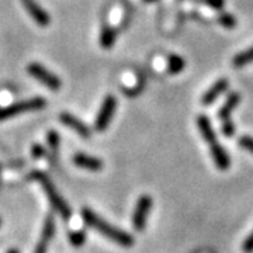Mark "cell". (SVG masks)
I'll return each mask as SVG.
<instances>
[{
  "mask_svg": "<svg viewBox=\"0 0 253 253\" xmlns=\"http://www.w3.org/2000/svg\"><path fill=\"white\" fill-rule=\"evenodd\" d=\"M228 86H229V83L226 81L225 78H221V79H218L210 89H208L204 94H203V97H201V103H203V106H211V104H214L217 99L221 96V94H224L225 90L228 89Z\"/></svg>",
  "mask_w": 253,
  "mask_h": 253,
  "instance_id": "cell-9",
  "label": "cell"
},
{
  "mask_svg": "<svg viewBox=\"0 0 253 253\" xmlns=\"http://www.w3.org/2000/svg\"><path fill=\"white\" fill-rule=\"evenodd\" d=\"M46 244H48L46 241H42V239H41V242L37 245L34 253H46Z\"/></svg>",
  "mask_w": 253,
  "mask_h": 253,
  "instance_id": "cell-26",
  "label": "cell"
},
{
  "mask_svg": "<svg viewBox=\"0 0 253 253\" xmlns=\"http://www.w3.org/2000/svg\"><path fill=\"white\" fill-rule=\"evenodd\" d=\"M239 146L244 148L245 151L253 154V138L249 135H244L239 138Z\"/></svg>",
  "mask_w": 253,
  "mask_h": 253,
  "instance_id": "cell-21",
  "label": "cell"
},
{
  "mask_svg": "<svg viewBox=\"0 0 253 253\" xmlns=\"http://www.w3.org/2000/svg\"><path fill=\"white\" fill-rule=\"evenodd\" d=\"M186 68V61L179 56V55H170L168 59V71L172 75H177V73L183 72V69Z\"/></svg>",
  "mask_w": 253,
  "mask_h": 253,
  "instance_id": "cell-16",
  "label": "cell"
},
{
  "mask_svg": "<svg viewBox=\"0 0 253 253\" xmlns=\"http://www.w3.org/2000/svg\"><path fill=\"white\" fill-rule=\"evenodd\" d=\"M239 101H241V96H239V93H231L229 96H228V99L224 103V106L221 107V109L218 110V118L219 120H222V121H225V120H229L231 118V114H232V111L235 110V107L239 104Z\"/></svg>",
  "mask_w": 253,
  "mask_h": 253,
  "instance_id": "cell-13",
  "label": "cell"
},
{
  "mask_svg": "<svg viewBox=\"0 0 253 253\" xmlns=\"http://www.w3.org/2000/svg\"><path fill=\"white\" fill-rule=\"evenodd\" d=\"M73 163L84 170L89 172H100L103 169V161L96 158V156H90L86 154H76L73 156Z\"/></svg>",
  "mask_w": 253,
  "mask_h": 253,
  "instance_id": "cell-10",
  "label": "cell"
},
{
  "mask_svg": "<svg viewBox=\"0 0 253 253\" xmlns=\"http://www.w3.org/2000/svg\"><path fill=\"white\" fill-rule=\"evenodd\" d=\"M0 225H1V219H0Z\"/></svg>",
  "mask_w": 253,
  "mask_h": 253,
  "instance_id": "cell-29",
  "label": "cell"
},
{
  "mask_svg": "<svg viewBox=\"0 0 253 253\" xmlns=\"http://www.w3.org/2000/svg\"><path fill=\"white\" fill-rule=\"evenodd\" d=\"M59 120L62 123L63 126H66L68 128L73 129L75 132H78L82 138H90V128L86 126L83 121H81L78 117L72 116L71 113H62L59 116Z\"/></svg>",
  "mask_w": 253,
  "mask_h": 253,
  "instance_id": "cell-8",
  "label": "cell"
},
{
  "mask_svg": "<svg viewBox=\"0 0 253 253\" xmlns=\"http://www.w3.org/2000/svg\"><path fill=\"white\" fill-rule=\"evenodd\" d=\"M7 253H20V252H18L17 249H10V251Z\"/></svg>",
  "mask_w": 253,
  "mask_h": 253,
  "instance_id": "cell-27",
  "label": "cell"
},
{
  "mask_svg": "<svg viewBox=\"0 0 253 253\" xmlns=\"http://www.w3.org/2000/svg\"><path fill=\"white\" fill-rule=\"evenodd\" d=\"M69 242L76 246V248H81L82 245H84L86 242V232L84 231H75L69 234Z\"/></svg>",
  "mask_w": 253,
  "mask_h": 253,
  "instance_id": "cell-19",
  "label": "cell"
},
{
  "mask_svg": "<svg viewBox=\"0 0 253 253\" xmlns=\"http://www.w3.org/2000/svg\"><path fill=\"white\" fill-rule=\"evenodd\" d=\"M222 132H224V135H225L226 138H231V136L235 135V126H234V123L231 121V118L224 121V124H222Z\"/></svg>",
  "mask_w": 253,
  "mask_h": 253,
  "instance_id": "cell-22",
  "label": "cell"
},
{
  "mask_svg": "<svg viewBox=\"0 0 253 253\" xmlns=\"http://www.w3.org/2000/svg\"><path fill=\"white\" fill-rule=\"evenodd\" d=\"M146 3H154V1H158V0H144Z\"/></svg>",
  "mask_w": 253,
  "mask_h": 253,
  "instance_id": "cell-28",
  "label": "cell"
},
{
  "mask_svg": "<svg viewBox=\"0 0 253 253\" xmlns=\"http://www.w3.org/2000/svg\"><path fill=\"white\" fill-rule=\"evenodd\" d=\"M46 100L44 97H33V99L21 100L17 103H13L7 107L0 109V121L9 120V118L17 117L28 111H37V110L45 109Z\"/></svg>",
  "mask_w": 253,
  "mask_h": 253,
  "instance_id": "cell-3",
  "label": "cell"
},
{
  "mask_svg": "<svg viewBox=\"0 0 253 253\" xmlns=\"http://www.w3.org/2000/svg\"><path fill=\"white\" fill-rule=\"evenodd\" d=\"M27 72L37 79V81L40 82V83H42L44 86H46L48 89H51V90H58V89H61V86H62V82L61 79L52 73L51 71H48L45 66H42L41 63H30L27 66Z\"/></svg>",
  "mask_w": 253,
  "mask_h": 253,
  "instance_id": "cell-4",
  "label": "cell"
},
{
  "mask_svg": "<svg viewBox=\"0 0 253 253\" xmlns=\"http://www.w3.org/2000/svg\"><path fill=\"white\" fill-rule=\"evenodd\" d=\"M82 217H83V221L90 228L96 229L97 232H100L103 236H106L110 241H113L114 244L121 245L124 248H129L134 245V236L107 222L106 219L100 217L99 214L91 211L90 208H83Z\"/></svg>",
  "mask_w": 253,
  "mask_h": 253,
  "instance_id": "cell-1",
  "label": "cell"
},
{
  "mask_svg": "<svg viewBox=\"0 0 253 253\" xmlns=\"http://www.w3.org/2000/svg\"><path fill=\"white\" fill-rule=\"evenodd\" d=\"M206 4L210 6L211 9L214 10H221L225 4V0H206Z\"/></svg>",
  "mask_w": 253,
  "mask_h": 253,
  "instance_id": "cell-25",
  "label": "cell"
},
{
  "mask_svg": "<svg viewBox=\"0 0 253 253\" xmlns=\"http://www.w3.org/2000/svg\"><path fill=\"white\" fill-rule=\"evenodd\" d=\"M210 151H211L212 161H214L218 169L219 170H228L231 166V159H229L228 152L224 149V146L219 142H214V144L210 145Z\"/></svg>",
  "mask_w": 253,
  "mask_h": 253,
  "instance_id": "cell-11",
  "label": "cell"
},
{
  "mask_svg": "<svg viewBox=\"0 0 253 253\" xmlns=\"http://www.w3.org/2000/svg\"><path fill=\"white\" fill-rule=\"evenodd\" d=\"M46 141H48L49 148H51V149H54V151H56V149H58V146H59V142H61V138H59V134L52 129V131H49V132H48V135H46Z\"/></svg>",
  "mask_w": 253,
  "mask_h": 253,
  "instance_id": "cell-20",
  "label": "cell"
},
{
  "mask_svg": "<svg viewBox=\"0 0 253 253\" xmlns=\"http://www.w3.org/2000/svg\"><path fill=\"white\" fill-rule=\"evenodd\" d=\"M44 154H45V151H44V148L41 145L36 144L31 148V155H33L34 159H41L44 156Z\"/></svg>",
  "mask_w": 253,
  "mask_h": 253,
  "instance_id": "cell-24",
  "label": "cell"
},
{
  "mask_svg": "<svg viewBox=\"0 0 253 253\" xmlns=\"http://www.w3.org/2000/svg\"><path fill=\"white\" fill-rule=\"evenodd\" d=\"M242 251L245 253H253V231L246 236V239L244 241L242 244Z\"/></svg>",
  "mask_w": 253,
  "mask_h": 253,
  "instance_id": "cell-23",
  "label": "cell"
},
{
  "mask_svg": "<svg viewBox=\"0 0 253 253\" xmlns=\"http://www.w3.org/2000/svg\"><path fill=\"white\" fill-rule=\"evenodd\" d=\"M253 62V46L245 49L242 52L236 54L232 59V65L235 68H242L245 65H249V63Z\"/></svg>",
  "mask_w": 253,
  "mask_h": 253,
  "instance_id": "cell-15",
  "label": "cell"
},
{
  "mask_svg": "<svg viewBox=\"0 0 253 253\" xmlns=\"http://www.w3.org/2000/svg\"><path fill=\"white\" fill-rule=\"evenodd\" d=\"M116 109H117V100L114 96H106L104 100H103V104L99 110V114L96 117V121H94V128L96 131H104L107 129L111 123V120L114 117V113H116Z\"/></svg>",
  "mask_w": 253,
  "mask_h": 253,
  "instance_id": "cell-6",
  "label": "cell"
},
{
  "mask_svg": "<svg viewBox=\"0 0 253 253\" xmlns=\"http://www.w3.org/2000/svg\"><path fill=\"white\" fill-rule=\"evenodd\" d=\"M152 206H154V200L148 194H144L138 199L134 214H132V225H134L135 231H138V232L144 231Z\"/></svg>",
  "mask_w": 253,
  "mask_h": 253,
  "instance_id": "cell-5",
  "label": "cell"
},
{
  "mask_svg": "<svg viewBox=\"0 0 253 253\" xmlns=\"http://www.w3.org/2000/svg\"><path fill=\"white\" fill-rule=\"evenodd\" d=\"M31 179L38 181V183L42 186V189L45 191L46 197H48V200H49V203H51V206L54 207L55 211H56L63 219H69L71 215H72V211H71L69 206L66 204V201L63 200L62 196L58 193V190L55 189L54 183L48 179V176L44 174L42 172H33L31 173Z\"/></svg>",
  "mask_w": 253,
  "mask_h": 253,
  "instance_id": "cell-2",
  "label": "cell"
},
{
  "mask_svg": "<svg viewBox=\"0 0 253 253\" xmlns=\"http://www.w3.org/2000/svg\"><path fill=\"white\" fill-rule=\"evenodd\" d=\"M197 126H199L200 132H201V135L204 138V141H206L208 145L217 142L215 131H214V128L211 126V121H210V118H208L207 116L201 114V116L197 117Z\"/></svg>",
  "mask_w": 253,
  "mask_h": 253,
  "instance_id": "cell-12",
  "label": "cell"
},
{
  "mask_svg": "<svg viewBox=\"0 0 253 253\" xmlns=\"http://www.w3.org/2000/svg\"><path fill=\"white\" fill-rule=\"evenodd\" d=\"M218 23L222 27L228 28V30L236 27V18L232 14H229V13H221L219 17H218Z\"/></svg>",
  "mask_w": 253,
  "mask_h": 253,
  "instance_id": "cell-18",
  "label": "cell"
},
{
  "mask_svg": "<svg viewBox=\"0 0 253 253\" xmlns=\"http://www.w3.org/2000/svg\"><path fill=\"white\" fill-rule=\"evenodd\" d=\"M117 38V31L110 26H104L100 33V45L103 49H111Z\"/></svg>",
  "mask_w": 253,
  "mask_h": 253,
  "instance_id": "cell-14",
  "label": "cell"
},
{
  "mask_svg": "<svg viewBox=\"0 0 253 253\" xmlns=\"http://www.w3.org/2000/svg\"><path fill=\"white\" fill-rule=\"evenodd\" d=\"M55 234V221L52 215L46 217L45 222H44V228H42V241L49 242Z\"/></svg>",
  "mask_w": 253,
  "mask_h": 253,
  "instance_id": "cell-17",
  "label": "cell"
},
{
  "mask_svg": "<svg viewBox=\"0 0 253 253\" xmlns=\"http://www.w3.org/2000/svg\"><path fill=\"white\" fill-rule=\"evenodd\" d=\"M21 1H23L24 9L27 10V13L30 14V17L36 21L37 26H40V27L49 26V23H51L49 14L37 3L36 0H21Z\"/></svg>",
  "mask_w": 253,
  "mask_h": 253,
  "instance_id": "cell-7",
  "label": "cell"
}]
</instances>
